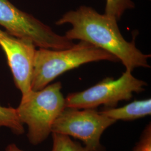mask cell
Listing matches in <instances>:
<instances>
[{
  "label": "cell",
  "instance_id": "cell-9",
  "mask_svg": "<svg viewBox=\"0 0 151 151\" xmlns=\"http://www.w3.org/2000/svg\"><path fill=\"white\" fill-rule=\"evenodd\" d=\"M24 124L18 117L16 109L0 105V128L6 127L17 135L24 133Z\"/></svg>",
  "mask_w": 151,
  "mask_h": 151
},
{
  "label": "cell",
  "instance_id": "cell-1",
  "mask_svg": "<svg viewBox=\"0 0 151 151\" xmlns=\"http://www.w3.org/2000/svg\"><path fill=\"white\" fill-rule=\"evenodd\" d=\"M118 20L114 17L100 14L91 7L81 6L68 11L55 22L57 25L70 24L65 36L70 40H80L92 44L113 54L126 70L150 67L151 55L143 53L136 47L134 39L127 41L120 32Z\"/></svg>",
  "mask_w": 151,
  "mask_h": 151
},
{
  "label": "cell",
  "instance_id": "cell-8",
  "mask_svg": "<svg viewBox=\"0 0 151 151\" xmlns=\"http://www.w3.org/2000/svg\"><path fill=\"white\" fill-rule=\"evenodd\" d=\"M100 112L116 122L139 119L151 115V99L135 100L121 108H106Z\"/></svg>",
  "mask_w": 151,
  "mask_h": 151
},
{
  "label": "cell",
  "instance_id": "cell-5",
  "mask_svg": "<svg viewBox=\"0 0 151 151\" xmlns=\"http://www.w3.org/2000/svg\"><path fill=\"white\" fill-rule=\"evenodd\" d=\"M0 25L9 34L29 39L41 48L60 50L75 45L73 40L54 32L49 26L19 10L9 0H0Z\"/></svg>",
  "mask_w": 151,
  "mask_h": 151
},
{
  "label": "cell",
  "instance_id": "cell-11",
  "mask_svg": "<svg viewBox=\"0 0 151 151\" xmlns=\"http://www.w3.org/2000/svg\"><path fill=\"white\" fill-rule=\"evenodd\" d=\"M134 7V4L132 0H106L105 14L119 20L124 11Z\"/></svg>",
  "mask_w": 151,
  "mask_h": 151
},
{
  "label": "cell",
  "instance_id": "cell-3",
  "mask_svg": "<svg viewBox=\"0 0 151 151\" xmlns=\"http://www.w3.org/2000/svg\"><path fill=\"white\" fill-rule=\"evenodd\" d=\"M61 89V83L57 82L22 97L16 111L22 124L27 126V137L32 145H39L48 137L55 120L65 108Z\"/></svg>",
  "mask_w": 151,
  "mask_h": 151
},
{
  "label": "cell",
  "instance_id": "cell-4",
  "mask_svg": "<svg viewBox=\"0 0 151 151\" xmlns=\"http://www.w3.org/2000/svg\"><path fill=\"white\" fill-rule=\"evenodd\" d=\"M147 85L146 82L126 70L117 80L107 77L84 91L69 93L65 98V107L95 109L103 105L106 108H115L120 101L130 100L134 93L144 91Z\"/></svg>",
  "mask_w": 151,
  "mask_h": 151
},
{
  "label": "cell",
  "instance_id": "cell-12",
  "mask_svg": "<svg viewBox=\"0 0 151 151\" xmlns=\"http://www.w3.org/2000/svg\"><path fill=\"white\" fill-rule=\"evenodd\" d=\"M132 151H151V125L148 124Z\"/></svg>",
  "mask_w": 151,
  "mask_h": 151
},
{
  "label": "cell",
  "instance_id": "cell-2",
  "mask_svg": "<svg viewBox=\"0 0 151 151\" xmlns=\"http://www.w3.org/2000/svg\"><path fill=\"white\" fill-rule=\"evenodd\" d=\"M101 60L119 62L113 54L85 41L70 48L36 50L32 79V90L38 91L58 76L81 65Z\"/></svg>",
  "mask_w": 151,
  "mask_h": 151
},
{
  "label": "cell",
  "instance_id": "cell-7",
  "mask_svg": "<svg viewBox=\"0 0 151 151\" xmlns=\"http://www.w3.org/2000/svg\"><path fill=\"white\" fill-rule=\"evenodd\" d=\"M0 46L5 53L16 87L22 97L32 90L36 46L32 40L17 38L0 29Z\"/></svg>",
  "mask_w": 151,
  "mask_h": 151
},
{
  "label": "cell",
  "instance_id": "cell-10",
  "mask_svg": "<svg viewBox=\"0 0 151 151\" xmlns=\"http://www.w3.org/2000/svg\"><path fill=\"white\" fill-rule=\"evenodd\" d=\"M53 147L52 151H88L86 147H82L72 140L69 136L52 133Z\"/></svg>",
  "mask_w": 151,
  "mask_h": 151
},
{
  "label": "cell",
  "instance_id": "cell-13",
  "mask_svg": "<svg viewBox=\"0 0 151 151\" xmlns=\"http://www.w3.org/2000/svg\"><path fill=\"white\" fill-rule=\"evenodd\" d=\"M6 151H23L20 150L17 146L15 144H10L7 146L6 149Z\"/></svg>",
  "mask_w": 151,
  "mask_h": 151
},
{
  "label": "cell",
  "instance_id": "cell-6",
  "mask_svg": "<svg viewBox=\"0 0 151 151\" xmlns=\"http://www.w3.org/2000/svg\"><path fill=\"white\" fill-rule=\"evenodd\" d=\"M116 122L95 109L67 108L55 120L52 133L82 140L88 151H104L100 143L104 132Z\"/></svg>",
  "mask_w": 151,
  "mask_h": 151
}]
</instances>
